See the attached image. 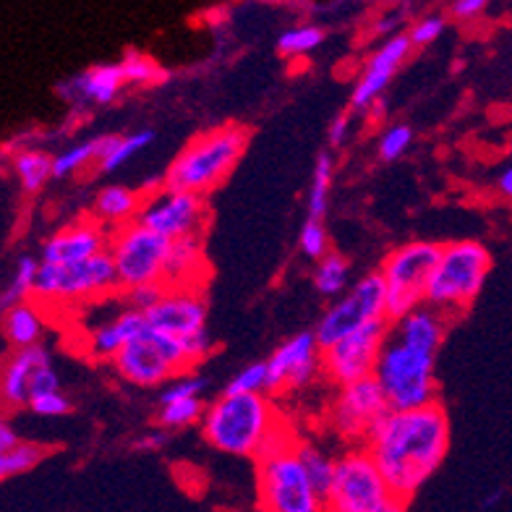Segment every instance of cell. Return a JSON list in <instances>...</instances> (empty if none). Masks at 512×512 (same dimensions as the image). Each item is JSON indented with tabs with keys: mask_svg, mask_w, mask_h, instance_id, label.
<instances>
[{
	"mask_svg": "<svg viewBox=\"0 0 512 512\" xmlns=\"http://www.w3.org/2000/svg\"><path fill=\"white\" fill-rule=\"evenodd\" d=\"M374 377L382 384L390 408L408 411L434 403V351L387 335Z\"/></svg>",
	"mask_w": 512,
	"mask_h": 512,
	"instance_id": "4",
	"label": "cell"
},
{
	"mask_svg": "<svg viewBox=\"0 0 512 512\" xmlns=\"http://www.w3.org/2000/svg\"><path fill=\"white\" fill-rule=\"evenodd\" d=\"M115 288H121L118 270H115L113 254L105 249L76 264L42 262L34 298L37 301H76V298L97 296Z\"/></svg>",
	"mask_w": 512,
	"mask_h": 512,
	"instance_id": "11",
	"label": "cell"
},
{
	"mask_svg": "<svg viewBox=\"0 0 512 512\" xmlns=\"http://www.w3.org/2000/svg\"><path fill=\"white\" fill-rule=\"evenodd\" d=\"M332 157L319 155L317 165H314V176H311L309 196H306V209H309V217H317L322 220L324 212H327V196H330V183H332Z\"/></svg>",
	"mask_w": 512,
	"mask_h": 512,
	"instance_id": "33",
	"label": "cell"
},
{
	"mask_svg": "<svg viewBox=\"0 0 512 512\" xmlns=\"http://www.w3.org/2000/svg\"><path fill=\"white\" fill-rule=\"evenodd\" d=\"M314 285L324 298L340 296L348 288V262L337 254H324L314 272Z\"/></svg>",
	"mask_w": 512,
	"mask_h": 512,
	"instance_id": "32",
	"label": "cell"
},
{
	"mask_svg": "<svg viewBox=\"0 0 512 512\" xmlns=\"http://www.w3.org/2000/svg\"><path fill=\"white\" fill-rule=\"evenodd\" d=\"M324 40V32L314 24H301V27H293L288 32L280 34L277 40V50L290 58H301V55H309L311 50H317Z\"/></svg>",
	"mask_w": 512,
	"mask_h": 512,
	"instance_id": "35",
	"label": "cell"
},
{
	"mask_svg": "<svg viewBox=\"0 0 512 512\" xmlns=\"http://www.w3.org/2000/svg\"><path fill=\"white\" fill-rule=\"evenodd\" d=\"M335 512H398L405 502L392 492L371 452H351L337 460L335 481L324 502Z\"/></svg>",
	"mask_w": 512,
	"mask_h": 512,
	"instance_id": "6",
	"label": "cell"
},
{
	"mask_svg": "<svg viewBox=\"0 0 512 512\" xmlns=\"http://www.w3.org/2000/svg\"><path fill=\"white\" fill-rule=\"evenodd\" d=\"M121 68L126 81H134V84H149V81L160 79V66L139 53H128L121 61Z\"/></svg>",
	"mask_w": 512,
	"mask_h": 512,
	"instance_id": "40",
	"label": "cell"
},
{
	"mask_svg": "<svg viewBox=\"0 0 512 512\" xmlns=\"http://www.w3.org/2000/svg\"><path fill=\"white\" fill-rule=\"evenodd\" d=\"M42 458H45L42 447L32 445V442H19L11 450L0 452V479H14V476L32 471Z\"/></svg>",
	"mask_w": 512,
	"mask_h": 512,
	"instance_id": "34",
	"label": "cell"
},
{
	"mask_svg": "<svg viewBox=\"0 0 512 512\" xmlns=\"http://www.w3.org/2000/svg\"><path fill=\"white\" fill-rule=\"evenodd\" d=\"M502 499H505V492H502V489H497V492H494V494L484 497L481 507H484V510H494V507H497L499 502H502Z\"/></svg>",
	"mask_w": 512,
	"mask_h": 512,
	"instance_id": "52",
	"label": "cell"
},
{
	"mask_svg": "<svg viewBox=\"0 0 512 512\" xmlns=\"http://www.w3.org/2000/svg\"><path fill=\"white\" fill-rule=\"evenodd\" d=\"M144 327H147V314H144V311H123V314H118L113 322L102 324L100 330L92 332V337H89V356L102 358V361L110 358V361H113L115 353L121 351L128 340H134Z\"/></svg>",
	"mask_w": 512,
	"mask_h": 512,
	"instance_id": "22",
	"label": "cell"
},
{
	"mask_svg": "<svg viewBox=\"0 0 512 512\" xmlns=\"http://www.w3.org/2000/svg\"><path fill=\"white\" fill-rule=\"evenodd\" d=\"M170 285L165 280H157V283H142L134 285V288H128V304L131 309H139L147 314L152 306H157L162 301V296L168 293Z\"/></svg>",
	"mask_w": 512,
	"mask_h": 512,
	"instance_id": "39",
	"label": "cell"
},
{
	"mask_svg": "<svg viewBox=\"0 0 512 512\" xmlns=\"http://www.w3.org/2000/svg\"><path fill=\"white\" fill-rule=\"evenodd\" d=\"M319 340L317 332H301L290 337L267 361V390L277 392L283 387H304L319 371Z\"/></svg>",
	"mask_w": 512,
	"mask_h": 512,
	"instance_id": "16",
	"label": "cell"
},
{
	"mask_svg": "<svg viewBox=\"0 0 512 512\" xmlns=\"http://www.w3.org/2000/svg\"><path fill=\"white\" fill-rule=\"evenodd\" d=\"M395 335L405 343L418 345V348H426V351H437L439 343H442V335H445V324H442V314L434 306H416L413 311H408L405 317L398 319V327H395Z\"/></svg>",
	"mask_w": 512,
	"mask_h": 512,
	"instance_id": "23",
	"label": "cell"
},
{
	"mask_svg": "<svg viewBox=\"0 0 512 512\" xmlns=\"http://www.w3.org/2000/svg\"><path fill=\"white\" fill-rule=\"evenodd\" d=\"M3 314H6L3 317V332H6V340L14 348H29V345L40 343L42 330H45V319H42L40 309L32 301L11 306Z\"/></svg>",
	"mask_w": 512,
	"mask_h": 512,
	"instance_id": "24",
	"label": "cell"
},
{
	"mask_svg": "<svg viewBox=\"0 0 512 512\" xmlns=\"http://www.w3.org/2000/svg\"><path fill=\"white\" fill-rule=\"evenodd\" d=\"M275 424V411L262 392H225L202 416L209 445L241 458L256 455Z\"/></svg>",
	"mask_w": 512,
	"mask_h": 512,
	"instance_id": "2",
	"label": "cell"
},
{
	"mask_svg": "<svg viewBox=\"0 0 512 512\" xmlns=\"http://www.w3.org/2000/svg\"><path fill=\"white\" fill-rule=\"evenodd\" d=\"M196 267H202V241H199V236L189 233V236L173 238L168 264H165V283L183 285V280L194 275Z\"/></svg>",
	"mask_w": 512,
	"mask_h": 512,
	"instance_id": "26",
	"label": "cell"
},
{
	"mask_svg": "<svg viewBox=\"0 0 512 512\" xmlns=\"http://www.w3.org/2000/svg\"><path fill=\"white\" fill-rule=\"evenodd\" d=\"M400 21H403V19H400V16H387V19H382V21H379V24H377V32H379V34H390L392 29L398 27Z\"/></svg>",
	"mask_w": 512,
	"mask_h": 512,
	"instance_id": "51",
	"label": "cell"
},
{
	"mask_svg": "<svg viewBox=\"0 0 512 512\" xmlns=\"http://www.w3.org/2000/svg\"><path fill=\"white\" fill-rule=\"evenodd\" d=\"M123 81L121 63H102V66L87 68L81 74L58 84V95L74 102H95V105H108L118 97Z\"/></svg>",
	"mask_w": 512,
	"mask_h": 512,
	"instance_id": "19",
	"label": "cell"
},
{
	"mask_svg": "<svg viewBox=\"0 0 512 512\" xmlns=\"http://www.w3.org/2000/svg\"><path fill=\"white\" fill-rule=\"evenodd\" d=\"M142 202L131 189L123 186H108L102 189L95 199V215L97 220L108 225H126L139 217Z\"/></svg>",
	"mask_w": 512,
	"mask_h": 512,
	"instance_id": "25",
	"label": "cell"
},
{
	"mask_svg": "<svg viewBox=\"0 0 512 512\" xmlns=\"http://www.w3.org/2000/svg\"><path fill=\"white\" fill-rule=\"evenodd\" d=\"M442 246L432 241H413L384 259L382 275L387 283V317L398 322L408 311L426 301V285L437 267Z\"/></svg>",
	"mask_w": 512,
	"mask_h": 512,
	"instance_id": "8",
	"label": "cell"
},
{
	"mask_svg": "<svg viewBox=\"0 0 512 512\" xmlns=\"http://www.w3.org/2000/svg\"><path fill=\"white\" fill-rule=\"evenodd\" d=\"M29 408H32L37 416L55 418V416H66V413L71 411V403H68V398L61 390H50V392H42V395H34V398L29 400Z\"/></svg>",
	"mask_w": 512,
	"mask_h": 512,
	"instance_id": "42",
	"label": "cell"
},
{
	"mask_svg": "<svg viewBox=\"0 0 512 512\" xmlns=\"http://www.w3.org/2000/svg\"><path fill=\"white\" fill-rule=\"evenodd\" d=\"M298 246L309 259H322L327 254V230H324L322 220L317 217H309L301 228V236H298Z\"/></svg>",
	"mask_w": 512,
	"mask_h": 512,
	"instance_id": "38",
	"label": "cell"
},
{
	"mask_svg": "<svg viewBox=\"0 0 512 512\" xmlns=\"http://www.w3.org/2000/svg\"><path fill=\"white\" fill-rule=\"evenodd\" d=\"M489 270L492 256L479 241L447 243L426 285V304L439 311L471 306L484 288Z\"/></svg>",
	"mask_w": 512,
	"mask_h": 512,
	"instance_id": "5",
	"label": "cell"
},
{
	"mask_svg": "<svg viewBox=\"0 0 512 512\" xmlns=\"http://www.w3.org/2000/svg\"><path fill=\"white\" fill-rule=\"evenodd\" d=\"M494 0H455L452 3V16H458V19H473V16H479L481 11L492 6Z\"/></svg>",
	"mask_w": 512,
	"mask_h": 512,
	"instance_id": "46",
	"label": "cell"
},
{
	"mask_svg": "<svg viewBox=\"0 0 512 512\" xmlns=\"http://www.w3.org/2000/svg\"><path fill=\"white\" fill-rule=\"evenodd\" d=\"M387 335H390L387 319H377V322L358 327L351 335L340 337L330 348H324V371L340 387L348 382H356V379L371 377L374 369H377L379 353H382Z\"/></svg>",
	"mask_w": 512,
	"mask_h": 512,
	"instance_id": "13",
	"label": "cell"
},
{
	"mask_svg": "<svg viewBox=\"0 0 512 512\" xmlns=\"http://www.w3.org/2000/svg\"><path fill=\"white\" fill-rule=\"evenodd\" d=\"M387 411H390V400L384 395L379 379L371 374V377L343 384L340 398L335 400V408H332V421H335L337 432L358 439L366 437L371 426L377 424Z\"/></svg>",
	"mask_w": 512,
	"mask_h": 512,
	"instance_id": "15",
	"label": "cell"
},
{
	"mask_svg": "<svg viewBox=\"0 0 512 512\" xmlns=\"http://www.w3.org/2000/svg\"><path fill=\"white\" fill-rule=\"evenodd\" d=\"M136 220L168 238L189 236V233L199 230L204 220L202 194L165 186L160 194L149 196L147 202L142 204Z\"/></svg>",
	"mask_w": 512,
	"mask_h": 512,
	"instance_id": "14",
	"label": "cell"
},
{
	"mask_svg": "<svg viewBox=\"0 0 512 512\" xmlns=\"http://www.w3.org/2000/svg\"><path fill=\"white\" fill-rule=\"evenodd\" d=\"M50 390H58V374L50 364L40 366L37 374L32 379V398L34 395H42V392H50Z\"/></svg>",
	"mask_w": 512,
	"mask_h": 512,
	"instance_id": "45",
	"label": "cell"
},
{
	"mask_svg": "<svg viewBox=\"0 0 512 512\" xmlns=\"http://www.w3.org/2000/svg\"><path fill=\"white\" fill-rule=\"evenodd\" d=\"M382 3H400V0H382Z\"/></svg>",
	"mask_w": 512,
	"mask_h": 512,
	"instance_id": "53",
	"label": "cell"
},
{
	"mask_svg": "<svg viewBox=\"0 0 512 512\" xmlns=\"http://www.w3.org/2000/svg\"><path fill=\"white\" fill-rule=\"evenodd\" d=\"M204 416V405L199 398H183L173 403H162L160 426L162 429H183Z\"/></svg>",
	"mask_w": 512,
	"mask_h": 512,
	"instance_id": "36",
	"label": "cell"
},
{
	"mask_svg": "<svg viewBox=\"0 0 512 512\" xmlns=\"http://www.w3.org/2000/svg\"><path fill=\"white\" fill-rule=\"evenodd\" d=\"M499 191L512 199V162L502 170V173H499Z\"/></svg>",
	"mask_w": 512,
	"mask_h": 512,
	"instance_id": "50",
	"label": "cell"
},
{
	"mask_svg": "<svg viewBox=\"0 0 512 512\" xmlns=\"http://www.w3.org/2000/svg\"><path fill=\"white\" fill-rule=\"evenodd\" d=\"M14 445H19V437H16V432L8 426V421H3L0 424V452L11 450Z\"/></svg>",
	"mask_w": 512,
	"mask_h": 512,
	"instance_id": "49",
	"label": "cell"
},
{
	"mask_svg": "<svg viewBox=\"0 0 512 512\" xmlns=\"http://www.w3.org/2000/svg\"><path fill=\"white\" fill-rule=\"evenodd\" d=\"M108 249L105 233L95 223H79L71 228L55 233L45 246H42L40 259L50 264H76L89 256L100 254Z\"/></svg>",
	"mask_w": 512,
	"mask_h": 512,
	"instance_id": "20",
	"label": "cell"
},
{
	"mask_svg": "<svg viewBox=\"0 0 512 512\" xmlns=\"http://www.w3.org/2000/svg\"><path fill=\"white\" fill-rule=\"evenodd\" d=\"M204 319H207L204 301L199 298V293L183 288V285H170L160 304L147 311L149 327H157V330H165L176 337L204 330L207 327Z\"/></svg>",
	"mask_w": 512,
	"mask_h": 512,
	"instance_id": "18",
	"label": "cell"
},
{
	"mask_svg": "<svg viewBox=\"0 0 512 512\" xmlns=\"http://www.w3.org/2000/svg\"><path fill=\"white\" fill-rule=\"evenodd\" d=\"M207 387L202 377H173L168 382V387L162 390L160 403H173V400L183 398H199V392Z\"/></svg>",
	"mask_w": 512,
	"mask_h": 512,
	"instance_id": "43",
	"label": "cell"
},
{
	"mask_svg": "<svg viewBox=\"0 0 512 512\" xmlns=\"http://www.w3.org/2000/svg\"><path fill=\"white\" fill-rule=\"evenodd\" d=\"M366 442L392 492L408 502L445 460L450 424L437 403L408 411L390 408L371 426Z\"/></svg>",
	"mask_w": 512,
	"mask_h": 512,
	"instance_id": "1",
	"label": "cell"
},
{
	"mask_svg": "<svg viewBox=\"0 0 512 512\" xmlns=\"http://www.w3.org/2000/svg\"><path fill=\"white\" fill-rule=\"evenodd\" d=\"M162 442H165V432H149L136 439L134 447L136 450H157V447H162Z\"/></svg>",
	"mask_w": 512,
	"mask_h": 512,
	"instance_id": "48",
	"label": "cell"
},
{
	"mask_svg": "<svg viewBox=\"0 0 512 512\" xmlns=\"http://www.w3.org/2000/svg\"><path fill=\"white\" fill-rule=\"evenodd\" d=\"M246 131L238 126L217 128L199 136L173 160L165 186L204 194L228 176L246 149Z\"/></svg>",
	"mask_w": 512,
	"mask_h": 512,
	"instance_id": "3",
	"label": "cell"
},
{
	"mask_svg": "<svg viewBox=\"0 0 512 512\" xmlns=\"http://www.w3.org/2000/svg\"><path fill=\"white\" fill-rule=\"evenodd\" d=\"M155 142V131H134L128 136H105V149H102V157L97 162L100 173H113V170L123 168L128 160Z\"/></svg>",
	"mask_w": 512,
	"mask_h": 512,
	"instance_id": "27",
	"label": "cell"
},
{
	"mask_svg": "<svg viewBox=\"0 0 512 512\" xmlns=\"http://www.w3.org/2000/svg\"><path fill=\"white\" fill-rule=\"evenodd\" d=\"M264 390H267V361H262V364H251L243 371H238L225 392H264Z\"/></svg>",
	"mask_w": 512,
	"mask_h": 512,
	"instance_id": "41",
	"label": "cell"
},
{
	"mask_svg": "<svg viewBox=\"0 0 512 512\" xmlns=\"http://www.w3.org/2000/svg\"><path fill=\"white\" fill-rule=\"evenodd\" d=\"M259 502L270 512H319V497L296 447L259 458Z\"/></svg>",
	"mask_w": 512,
	"mask_h": 512,
	"instance_id": "10",
	"label": "cell"
},
{
	"mask_svg": "<svg viewBox=\"0 0 512 512\" xmlns=\"http://www.w3.org/2000/svg\"><path fill=\"white\" fill-rule=\"evenodd\" d=\"M14 176L27 194H37L53 176V157L42 149H21L14 155Z\"/></svg>",
	"mask_w": 512,
	"mask_h": 512,
	"instance_id": "28",
	"label": "cell"
},
{
	"mask_svg": "<svg viewBox=\"0 0 512 512\" xmlns=\"http://www.w3.org/2000/svg\"><path fill=\"white\" fill-rule=\"evenodd\" d=\"M102 149H105V136L92 139V142H81L76 147L66 149L61 155L53 157V176L55 178H68L79 173L81 168H87L89 162H100Z\"/></svg>",
	"mask_w": 512,
	"mask_h": 512,
	"instance_id": "31",
	"label": "cell"
},
{
	"mask_svg": "<svg viewBox=\"0 0 512 512\" xmlns=\"http://www.w3.org/2000/svg\"><path fill=\"white\" fill-rule=\"evenodd\" d=\"M413 142V131L408 126H390L387 131L382 134V139H379V157H382L384 162H392L398 160V157L405 155V149L411 147Z\"/></svg>",
	"mask_w": 512,
	"mask_h": 512,
	"instance_id": "37",
	"label": "cell"
},
{
	"mask_svg": "<svg viewBox=\"0 0 512 512\" xmlns=\"http://www.w3.org/2000/svg\"><path fill=\"white\" fill-rule=\"evenodd\" d=\"M113 366L126 382L139 387H155L178 377L189 364L183 340L157 327H144L134 340H128L121 351L115 353Z\"/></svg>",
	"mask_w": 512,
	"mask_h": 512,
	"instance_id": "7",
	"label": "cell"
},
{
	"mask_svg": "<svg viewBox=\"0 0 512 512\" xmlns=\"http://www.w3.org/2000/svg\"><path fill=\"white\" fill-rule=\"evenodd\" d=\"M42 259H34V256L24 254L16 259L14 272H11V280H8L3 296H0V306L3 311H8L11 306L24 304L29 298H34V288H37V275H40Z\"/></svg>",
	"mask_w": 512,
	"mask_h": 512,
	"instance_id": "29",
	"label": "cell"
},
{
	"mask_svg": "<svg viewBox=\"0 0 512 512\" xmlns=\"http://www.w3.org/2000/svg\"><path fill=\"white\" fill-rule=\"evenodd\" d=\"M442 32H445V19H442V16H424V19L413 24L408 37H411V42L416 48H426V45L437 42Z\"/></svg>",
	"mask_w": 512,
	"mask_h": 512,
	"instance_id": "44",
	"label": "cell"
},
{
	"mask_svg": "<svg viewBox=\"0 0 512 512\" xmlns=\"http://www.w3.org/2000/svg\"><path fill=\"white\" fill-rule=\"evenodd\" d=\"M411 48H413V42L408 34H395V37H390V40L384 42L377 53L371 55L369 63H366L364 68V74H361L356 89H353V97H351L353 110L371 108V105L382 97V92L387 89L392 76L398 74L400 63L408 58Z\"/></svg>",
	"mask_w": 512,
	"mask_h": 512,
	"instance_id": "17",
	"label": "cell"
},
{
	"mask_svg": "<svg viewBox=\"0 0 512 512\" xmlns=\"http://www.w3.org/2000/svg\"><path fill=\"white\" fill-rule=\"evenodd\" d=\"M348 131H351V115H337L335 121L330 123V131H327L330 147H343L345 139H348Z\"/></svg>",
	"mask_w": 512,
	"mask_h": 512,
	"instance_id": "47",
	"label": "cell"
},
{
	"mask_svg": "<svg viewBox=\"0 0 512 512\" xmlns=\"http://www.w3.org/2000/svg\"><path fill=\"white\" fill-rule=\"evenodd\" d=\"M45 364H50V356L40 343L29 345V348H16L14 356L6 361L3 382H0V392H3L6 405H11V408L29 405V400H32V379L37 369Z\"/></svg>",
	"mask_w": 512,
	"mask_h": 512,
	"instance_id": "21",
	"label": "cell"
},
{
	"mask_svg": "<svg viewBox=\"0 0 512 512\" xmlns=\"http://www.w3.org/2000/svg\"><path fill=\"white\" fill-rule=\"evenodd\" d=\"M170 243H173V238L162 236L139 220L118 225V230L108 241V251L113 254L121 288L128 290L134 285L165 280Z\"/></svg>",
	"mask_w": 512,
	"mask_h": 512,
	"instance_id": "9",
	"label": "cell"
},
{
	"mask_svg": "<svg viewBox=\"0 0 512 512\" xmlns=\"http://www.w3.org/2000/svg\"><path fill=\"white\" fill-rule=\"evenodd\" d=\"M377 319H390L387 317V283H384V275H366L364 280H358L348 293H345L340 301L327 309L322 319L317 324V340L319 345L330 348L332 343H337L340 337L351 335L358 327H364L369 322H377Z\"/></svg>",
	"mask_w": 512,
	"mask_h": 512,
	"instance_id": "12",
	"label": "cell"
},
{
	"mask_svg": "<svg viewBox=\"0 0 512 512\" xmlns=\"http://www.w3.org/2000/svg\"><path fill=\"white\" fill-rule=\"evenodd\" d=\"M296 452H298V458H301V463H304L306 473H309V479L311 484H314V489H317V494L327 502L332 481H335L337 463L327 458L319 447L309 445V442H296Z\"/></svg>",
	"mask_w": 512,
	"mask_h": 512,
	"instance_id": "30",
	"label": "cell"
}]
</instances>
